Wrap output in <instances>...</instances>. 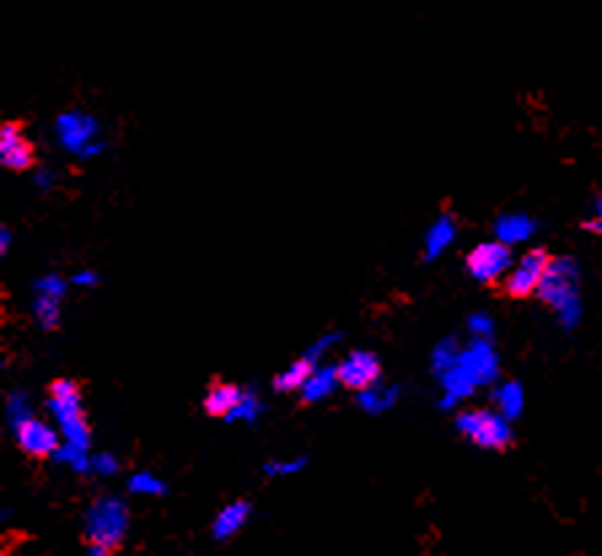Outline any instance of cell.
<instances>
[{"label": "cell", "mask_w": 602, "mask_h": 556, "mask_svg": "<svg viewBox=\"0 0 602 556\" xmlns=\"http://www.w3.org/2000/svg\"><path fill=\"white\" fill-rule=\"evenodd\" d=\"M54 132H57V140H60L62 146L78 156L92 140H97L100 124H97L95 116H89V113L68 111L60 113V119L54 124Z\"/></svg>", "instance_id": "9"}, {"label": "cell", "mask_w": 602, "mask_h": 556, "mask_svg": "<svg viewBox=\"0 0 602 556\" xmlns=\"http://www.w3.org/2000/svg\"><path fill=\"white\" fill-rule=\"evenodd\" d=\"M339 371V382H342L347 390H366V387L377 385L379 377H382V363L374 352H350L347 358L336 366Z\"/></svg>", "instance_id": "10"}, {"label": "cell", "mask_w": 602, "mask_h": 556, "mask_svg": "<svg viewBox=\"0 0 602 556\" xmlns=\"http://www.w3.org/2000/svg\"><path fill=\"white\" fill-rule=\"evenodd\" d=\"M86 554H92V556H108V554H113V548L103 546V543H86Z\"/></svg>", "instance_id": "31"}, {"label": "cell", "mask_w": 602, "mask_h": 556, "mask_svg": "<svg viewBox=\"0 0 602 556\" xmlns=\"http://www.w3.org/2000/svg\"><path fill=\"white\" fill-rule=\"evenodd\" d=\"M307 465V460L304 457H299V460H291V462H267L264 465V473H267L269 479H277V476H291V473H299L301 468Z\"/></svg>", "instance_id": "26"}, {"label": "cell", "mask_w": 602, "mask_h": 556, "mask_svg": "<svg viewBox=\"0 0 602 556\" xmlns=\"http://www.w3.org/2000/svg\"><path fill=\"white\" fill-rule=\"evenodd\" d=\"M49 411L60 428L62 438L70 444L89 449V425L81 409V387L73 379H57L49 387Z\"/></svg>", "instance_id": "2"}, {"label": "cell", "mask_w": 602, "mask_h": 556, "mask_svg": "<svg viewBox=\"0 0 602 556\" xmlns=\"http://www.w3.org/2000/svg\"><path fill=\"white\" fill-rule=\"evenodd\" d=\"M30 417H33V409H30L27 395L22 393V390H14V393L9 395V401H6V420H9L11 428L17 430L19 425H25Z\"/></svg>", "instance_id": "22"}, {"label": "cell", "mask_w": 602, "mask_h": 556, "mask_svg": "<svg viewBox=\"0 0 602 556\" xmlns=\"http://www.w3.org/2000/svg\"><path fill=\"white\" fill-rule=\"evenodd\" d=\"M549 253L541 248L527 250L525 256L519 258L508 274L503 277V288L511 299H527L538 293V285H541L543 274H546V266H549Z\"/></svg>", "instance_id": "5"}, {"label": "cell", "mask_w": 602, "mask_h": 556, "mask_svg": "<svg viewBox=\"0 0 602 556\" xmlns=\"http://www.w3.org/2000/svg\"><path fill=\"white\" fill-rule=\"evenodd\" d=\"M460 352H463L460 342H457V339H452V336H447V339H441V342L433 347V355H430V366H433V371H436V374H444L447 368H452L457 360H460Z\"/></svg>", "instance_id": "21"}, {"label": "cell", "mask_w": 602, "mask_h": 556, "mask_svg": "<svg viewBox=\"0 0 602 556\" xmlns=\"http://www.w3.org/2000/svg\"><path fill=\"white\" fill-rule=\"evenodd\" d=\"M92 468H95L97 476L108 479V476H116V473H119V460H116L113 454H97V457H92Z\"/></svg>", "instance_id": "27"}, {"label": "cell", "mask_w": 602, "mask_h": 556, "mask_svg": "<svg viewBox=\"0 0 602 556\" xmlns=\"http://www.w3.org/2000/svg\"><path fill=\"white\" fill-rule=\"evenodd\" d=\"M514 266V256H511V245L506 242H484L479 248L471 250L468 256V274L473 280H479L484 285L500 283L508 274V269Z\"/></svg>", "instance_id": "6"}, {"label": "cell", "mask_w": 602, "mask_h": 556, "mask_svg": "<svg viewBox=\"0 0 602 556\" xmlns=\"http://www.w3.org/2000/svg\"><path fill=\"white\" fill-rule=\"evenodd\" d=\"M535 234V221L525 213H503L495 221V240L506 245H519L527 242Z\"/></svg>", "instance_id": "13"}, {"label": "cell", "mask_w": 602, "mask_h": 556, "mask_svg": "<svg viewBox=\"0 0 602 556\" xmlns=\"http://www.w3.org/2000/svg\"><path fill=\"white\" fill-rule=\"evenodd\" d=\"M0 162H3L6 170L14 172H25L33 167L35 151L33 146L27 143L19 121H6V124L0 127Z\"/></svg>", "instance_id": "11"}, {"label": "cell", "mask_w": 602, "mask_h": 556, "mask_svg": "<svg viewBox=\"0 0 602 556\" xmlns=\"http://www.w3.org/2000/svg\"><path fill=\"white\" fill-rule=\"evenodd\" d=\"M65 288L68 285H65L60 274H46L35 285L33 315L43 331H54L60 326V301L65 296Z\"/></svg>", "instance_id": "8"}, {"label": "cell", "mask_w": 602, "mask_h": 556, "mask_svg": "<svg viewBox=\"0 0 602 556\" xmlns=\"http://www.w3.org/2000/svg\"><path fill=\"white\" fill-rule=\"evenodd\" d=\"M586 229L592 231V234H600L602 237V194L594 199V215L586 221Z\"/></svg>", "instance_id": "30"}, {"label": "cell", "mask_w": 602, "mask_h": 556, "mask_svg": "<svg viewBox=\"0 0 602 556\" xmlns=\"http://www.w3.org/2000/svg\"><path fill=\"white\" fill-rule=\"evenodd\" d=\"M35 186L49 189V186H52V172H38V175H35Z\"/></svg>", "instance_id": "34"}, {"label": "cell", "mask_w": 602, "mask_h": 556, "mask_svg": "<svg viewBox=\"0 0 602 556\" xmlns=\"http://www.w3.org/2000/svg\"><path fill=\"white\" fill-rule=\"evenodd\" d=\"M100 151H103V143H100V140H92V143H89V146H86L78 156H81V159H92V156H97Z\"/></svg>", "instance_id": "32"}, {"label": "cell", "mask_w": 602, "mask_h": 556, "mask_svg": "<svg viewBox=\"0 0 602 556\" xmlns=\"http://www.w3.org/2000/svg\"><path fill=\"white\" fill-rule=\"evenodd\" d=\"M9 248H11V229L9 226H3V229H0V250L9 253Z\"/></svg>", "instance_id": "33"}, {"label": "cell", "mask_w": 602, "mask_h": 556, "mask_svg": "<svg viewBox=\"0 0 602 556\" xmlns=\"http://www.w3.org/2000/svg\"><path fill=\"white\" fill-rule=\"evenodd\" d=\"M535 296H538L543 304H549V307L554 309L559 326L565 328V331H573V328L581 323V317H584V304H581V269H578L576 258H551Z\"/></svg>", "instance_id": "1"}, {"label": "cell", "mask_w": 602, "mask_h": 556, "mask_svg": "<svg viewBox=\"0 0 602 556\" xmlns=\"http://www.w3.org/2000/svg\"><path fill=\"white\" fill-rule=\"evenodd\" d=\"M14 433H17L19 449L25 454H30V457H35V460L54 457V452L60 449L62 433H57V430H54L52 425H46V422L35 420V417H30L25 425H19Z\"/></svg>", "instance_id": "12"}, {"label": "cell", "mask_w": 602, "mask_h": 556, "mask_svg": "<svg viewBox=\"0 0 602 556\" xmlns=\"http://www.w3.org/2000/svg\"><path fill=\"white\" fill-rule=\"evenodd\" d=\"M248 519H250V503H245V500H234V503H229L226 508H221V514L215 516L213 538L221 540V543L234 538V535L245 527Z\"/></svg>", "instance_id": "15"}, {"label": "cell", "mask_w": 602, "mask_h": 556, "mask_svg": "<svg viewBox=\"0 0 602 556\" xmlns=\"http://www.w3.org/2000/svg\"><path fill=\"white\" fill-rule=\"evenodd\" d=\"M468 331L471 336H479V339H492L495 334V320L490 315H484V312H473L468 317Z\"/></svg>", "instance_id": "25"}, {"label": "cell", "mask_w": 602, "mask_h": 556, "mask_svg": "<svg viewBox=\"0 0 602 556\" xmlns=\"http://www.w3.org/2000/svg\"><path fill=\"white\" fill-rule=\"evenodd\" d=\"M242 393H245V390H240V387L234 385H213L205 395V411L210 417H224L226 420L229 411L240 403Z\"/></svg>", "instance_id": "19"}, {"label": "cell", "mask_w": 602, "mask_h": 556, "mask_svg": "<svg viewBox=\"0 0 602 556\" xmlns=\"http://www.w3.org/2000/svg\"><path fill=\"white\" fill-rule=\"evenodd\" d=\"M315 366H318V363H315L310 355H304V358L293 360L285 371H280L272 385H275L277 393H296V390H301V385L307 382V377H310L312 371H315Z\"/></svg>", "instance_id": "18"}, {"label": "cell", "mask_w": 602, "mask_h": 556, "mask_svg": "<svg viewBox=\"0 0 602 556\" xmlns=\"http://www.w3.org/2000/svg\"><path fill=\"white\" fill-rule=\"evenodd\" d=\"M258 414H261V401H258V395L250 393V390H245L240 398V403H237V406L229 411V417H226V420L248 422V425H253V422L258 420Z\"/></svg>", "instance_id": "23"}, {"label": "cell", "mask_w": 602, "mask_h": 556, "mask_svg": "<svg viewBox=\"0 0 602 556\" xmlns=\"http://www.w3.org/2000/svg\"><path fill=\"white\" fill-rule=\"evenodd\" d=\"M457 363L463 366V371L473 379V385L476 387L495 385L500 377V358L490 339L471 336V342L465 344Z\"/></svg>", "instance_id": "7"}, {"label": "cell", "mask_w": 602, "mask_h": 556, "mask_svg": "<svg viewBox=\"0 0 602 556\" xmlns=\"http://www.w3.org/2000/svg\"><path fill=\"white\" fill-rule=\"evenodd\" d=\"M336 385H342L336 366H315V371H312L310 377H307V382H304L299 390L301 403L323 401V398H328V395L334 393Z\"/></svg>", "instance_id": "14"}, {"label": "cell", "mask_w": 602, "mask_h": 556, "mask_svg": "<svg viewBox=\"0 0 602 556\" xmlns=\"http://www.w3.org/2000/svg\"><path fill=\"white\" fill-rule=\"evenodd\" d=\"M457 237V223L455 218L449 213L439 215L436 223L430 226L428 234H425V261H433V258H439L444 250L455 242Z\"/></svg>", "instance_id": "16"}, {"label": "cell", "mask_w": 602, "mask_h": 556, "mask_svg": "<svg viewBox=\"0 0 602 556\" xmlns=\"http://www.w3.org/2000/svg\"><path fill=\"white\" fill-rule=\"evenodd\" d=\"M492 403H495V409L503 417L514 422L525 411V387L519 385V382H503V385L492 390Z\"/></svg>", "instance_id": "17"}, {"label": "cell", "mask_w": 602, "mask_h": 556, "mask_svg": "<svg viewBox=\"0 0 602 556\" xmlns=\"http://www.w3.org/2000/svg\"><path fill=\"white\" fill-rule=\"evenodd\" d=\"M455 428L460 436L468 438L479 449H487V452H503L514 441L511 420L503 417L498 409L460 411L455 420Z\"/></svg>", "instance_id": "3"}, {"label": "cell", "mask_w": 602, "mask_h": 556, "mask_svg": "<svg viewBox=\"0 0 602 556\" xmlns=\"http://www.w3.org/2000/svg\"><path fill=\"white\" fill-rule=\"evenodd\" d=\"M339 342H342V334H326V336H320L318 342L312 344L310 350H307V355H310V358L315 360V363H318L320 355H323V352L331 350V347H336V344H339Z\"/></svg>", "instance_id": "28"}, {"label": "cell", "mask_w": 602, "mask_h": 556, "mask_svg": "<svg viewBox=\"0 0 602 556\" xmlns=\"http://www.w3.org/2000/svg\"><path fill=\"white\" fill-rule=\"evenodd\" d=\"M129 492H132V495L162 497L167 495V487H164L162 479H156L151 473H135V476L129 479Z\"/></svg>", "instance_id": "24"}, {"label": "cell", "mask_w": 602, "mask_h": 556, "mask_svg": "<svg viewBox=\"0 0 602 556\" xmlns=\"http://www.w3.org/2000/svg\"><path fill=\"white\" fill-rule=\"evenodd\" d=\"M398 401V387L396 385H371L366 390H358V406L366 414H385L390 406H396Z\"/></svg>", "instance_id": "20"}, {"label": "cell", "mask_w": 602, "mask_h": 556, "mask_svg": "<svg viewBox=\"0 0 602 556\" xmlns=\"http://www.w3.org/2000/svg\"><path fill=\"white\" fill-rule=\"evenodd\" d=\"M100 283V277H97V272H92V269H81V272H76L73 277H70V285H84V288H92V285Z\"/></svg>", "instance_id": "29"}, {"label": "cell", "mask_w": 602, "mask_h": 556, "mask_svg": "<svg viewBox=\"0 0 602 556\" xmlns=\"http://www.w3.org/2000/svg\"><path fill=\"white\" fill-rule=\"evenodd\" d=\"M84 527L86 543H103V546L116 551L129 527L127 505L121 503L119 497H97L95 503H92V508L86 511Z\"/></svg>", "instance_id": "4"}]
</instances>
